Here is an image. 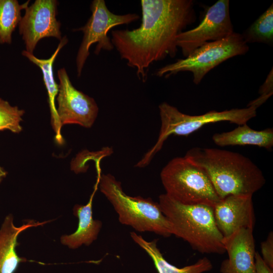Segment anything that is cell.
Instances as JSON below:
<instances>
[{"label":"cell","mask_w":273,"mask_h":273,"mask_svg":"<svg viewBox=\"0 0 273 273\" xmlns=\"http://www.w3.org/2000/svg\"><path fill=\"white\" fill-rule=\"evenodd\" d=\"M159 109L161 124L157 141L137 163L136 167L147 166L171 134L188 136L206 124L220 121L242 125L256 116L257 110L254 107L249 106L222 111H210L202 115H190L181 112L166 102L160 104Z\"/></svg>","instance_id":"cell-5"},{"label":"cell","mask_w":273,"mask_h":273,"mask_svg":"<svg viewBox=\"0 0 273 273\" xmlns=\"http://www.w3.org/2000/svg\"><path fill=\"white\" fill-rule=\"evenodd\" d=\"M57 73L59 84L57 110L61 125L76 124L90 128L99 112L96 101L73 85L64 68L58 70Z\"/></svg>","instance_id":"cell-10"},{"label":"cell","mask_w":273,"mask_h":273,"mask_svg":"<svg viewBox=\"0 0 273 273\" xmlns=\"http://www.w3.org/2000/svg\"><path fill=\"white\" fill-rule=\"evenodd\" d=\"M252 198V195H229L213 206L215 223L223 238L242 228L253 229L255 217Z\"/></svg>","instance_id":"cell-12"},{"label":"cell","mask_w":273,"mask_h":273,"mask_svg":"<svg viewBox=\"0 0 273 273\" xmlns=\"http://www.w3.org/2000/svg\"><path fill=\"white\" fill-rule=\"evenodd\" d=\"M185 157L205 171L220 199L233 195L252 196L265 183L258 167L237 152L194 147Z\"/></svg>","instance_id":"cell-2"},{"label":"cell","mask_w":273,"mask_h":273,"mask_svg":"<svg viewBox=\"0 0 273 273\" xmlns=\"http://www.w3.org/2000/svg\"><path fill=\"white\" fill-rule=\"evenodd\" d=\"M142 22L132 30L116 29L111 42L127 65L145 82L153 63L177 51L176 37L196 19L191 0H142Z\"/></svg>","instance_id":"cell-1"},{"label":"cell","mask_w":273,"mask_h":273,"mask_svg":"<svg viewBox=\"0 0 273 273\" xmlns=\"http://www.w3.org/2000/svg\"><path fill=\"white\" fill-rule=\"evenodd\" d=\"M160 178L165 194L180 203L213 207L220 199L205 171L185 156L171 160Z\"/></svg>","instance_id":"cell-6"},{"label":"cell","mask_w":273,"mask_h":273,"mask_svg":"<svg viewBox=\"0 0 273 273\" xmlns=\"http://www.w3.org/2000/svg\"><path fill=\"white\" fill-rule=\"evenodd\" d=\"M253 230L242 228L223 238L229 258L224 260L221 272L255 273V242Z\"/></svg>","instance_id":"cell-13"},{"label":"cell","mask_w":273,"mask_h":273,"mask_svg":"<svg viewBox=\"0 0 273 273\" xmlns=\"http://www.w3.org/2000/svg\"><path fill=\"white\" fill-rule=\"evenodd\" d=\"M29 2L20 5L17 0H0V43H11L12 33L22 18L21 11Z\"/></svg>","instance_id":"cell-19"},{"label":"cell","mask_w":273,"mask_h":273,"mask_svg":"<svg viewBox=\"0 0 273 273\" xmlns=\"http://www.w3.org/2000/svg\"><path fill=\"white\" fill-rule=\"evenodd\" d=\"M246 43L271 44L273 42V6L269 7L242 34Z\"/></svg>","instance_id":"cell-20"},{"label":"cell","mask_w":273,"mask_h":273,"mask_svg":"<svg viewBox=\"0 0 273 273\" xmlns=\"http://www.w3.org/2000/svg\"><path fill=\"white\" fill-rule=\"evenodd\" d=\"M90 10L92 15L86 23L75 30L83 33L76 59L78 76L81 75L92 44L97 43L95 50L96 55L102 50L112 51L114 47L108 35L110 30L118 25L130 24L140 18L135 13L115 14L109 10L104 0H94L90 5Z\"/></svg>","instance_id":"cell-8"},{"label":"cell","mask_w":273,"mask_h":273,"mask_svg":"<svg viewBox=\"0 0 273 273\" xmlns=\"http://www.w3.org/2000/svg\"><path fill=\"white\" fill-rule=\"evenodd\" d=\"M99 181V179L97 178L94 191L88 202L85 205L76 204L73 207V214L78 219L77 228L73 233L63 235L60 238L61 244L70 249H75L82 245L88 246L98 238L102 222L93 218L92 208L93 199L98 188Z\"/></svg>","instance_id":"cell-15"},{"label":"cell","mask_w":273,"mask_h":273,"mask_svg":"<svg viewBox=\"0 0 273 273\" xmlns=\"http://www.w3.org/2000/svg\"><path fill=\"white\" fill-rule=\"evenodd\" d=\"M24 111L17 106H11L8 102L0 98V131L9 130L19 133L22 130L20 123Z\"/></svg>","instance_id":"cell-21"},{"label":"cell","mask_w":273,"mask_h":273,"mask_svg":"<svg viewBox=\"0 0 273 273\" xmlns=\"http://www.w3.org/2000/svg\"><path fill=\"white\" fill-rule=\"evenodd\" d=\"M158 203L172 235L187 241L201 253L221 254L225 252L223 237L216 224L213 207L182 204L166 194L159 196Z\"/></svg>","instance_id":"cell-3"},{"label":"cell","mask_w":273,"mask_h":273,"mask_svg":"<svg viewBox=\"0 0 273 273\" xmlns=\"http://www.w3.org/2000/svg\"><path fill=\"white\" fill-rule=\"evenodd\" d=\"M212 140L220 147L253 145L269 149L273 146V129L256 130L245 123L231 131L215 133Z\"/></svg>","instance_id":"cell-17"},{"label":"cell","mask_w":273,"mask_h":273,"mask_svg":"<svg viewBox=\"0 0 273 273\" xmlns=\"http://www.w3.org/2000/svg\"><path fill=\"white\" fill-rule=\"evenodd\" d=\"M67 42L68 39L66 36L62 38L55 52L50 58L47 59H39L26 50L22 52L23 56L37 65L41 71L43 80L48 95L52 125L55 132L56 140L60 144H62L63 143V139L61 133L62 126L60 122L55 105L56 97L59 92V85L54 78L53 68L54 62L59 52Z\"/></svg>","instance_id":"cell-16"},{"label":"cell","mask_w":273,"mask_h":273,"mask_svg":"<svg viewBox=\"0 0 273 273\" xmlns=\"http://www.w3.org/2000/svg\"><path fill=\"white\" fill-rule=\"evenodd\" d=\"M51 220L43 222L29 220L20 226L14 223L12 214H8L0 228V273H15L22 262L27 259L18 256L16 248L19 245L17 241L20 234L32 227L42 226Z\"/></svg>","instance_id":"cell-14"},{"label":"cell","mask_w":273,"mask_h":273,"mask_svg":"<svg viewBox=\"0 0 273 273\" xmlns=\"http://www.w3.org/2000/svg\"><path fill=\"white\" fill-rule=\"evenodd\" d=\"M255 273H273V269L264 262L257 252H256L255 257Z\"/></svg>","instance_id":"cell-24"},{"label":"cell","mask_w":273,"mask_h":273,"mask_svg":"<svg viewBox=\"0 0 273 273\" xmlns=\"http://www.w3.org/2000/svg\"><path fill=\"white\" fill-rule=\"evenodd\" d=\"M98 186L117 213L121 224L139 232H152L164 237L172 235L159 203L151 198L126 195L121 183L110 173L101 175Z\"/></svg>","instance_id":"cell-4"},{"label":"cell","mask_w":273,"mask_h":273,"mask_svg":"<svg viewBox=\"0 0 273 273\" xmlns=\"http://www.w3.org/2000/svg\"><path fill=\"white\" fill-rule=\"evenodd\" d=\"M249 47L242 34L234 32L224 38L202 45L185 59L158 69L156 75L168 77L180 72L192 73L193 82L199 84L210 70L233 57L245 54Z\"/></svg>","instance_id":"cell-7"},{"label":"cell","mask_w":273,"mask_h":273,"mask_svg":"<svg viewBox=\"0 0 273 273\" xmlns=\"http://www.w3.org/2000/svg\"><path fill=\"white\" fill-rule=\"evenodd\" d=\"M259 94L260 95L258 98L251 101L247 107L252 106L257 109L263 104L272 95L273 93V74L272 69L267 75V77L260 87Z\"/></svg>","instance_id":"cell-22"},{"label":"cell","mask_w":273,"mask_h":273,"mask_svg":"<svg viewBox=\"0 0 273 273\" xmlns=\"http://www.w3.org/2000/svg\"><path fill=\"white\" fill-rule=\"evenodd\" d=\"M8 172L1 166H0V183L7 176Z\"/></svg>","instance_id":"cell-25"},{"label":"cell","mask_w":273,"mask_h":273,"mask_svg":"<svg viewBox=\"0 0 273 273\" xmlns=\"http://www.w3.org/2000/svg\"><path fill=\"white\" fill-rule=\"evenodd\" d=\"M132 240L150 256L158 273H203L210 270L212 264L209 259L204 257L195 263L177 267L169 263L163 257L157 247V240L147 241L134 232L130 233Z\"/></svg>","instance_id":"cell-18"},{"label":"cell","mask_w":273,"mask_h":273,"mask_svg":"<svg viewBox=\"0 0 273 273\" xmlns=\"http://www.w3.org/2000/svg\"><path fill=\"white\" fill-rule=\"evenodd\" d=\"M229 6V0L217 1L208 8L197 27L184 31L176 36V46L185 58L204 43L224 38L234 32Z\"/></svg>","instance_id":"cell-9"},{"label":"cell","mask_w":273,"mask_h":273,"mask_svg":"<svg viewBox=\"0 0 273 273\" xmlns=\"http://www.w3.org/2000/svg\"><path fill=\"white\" fill-rule=\"evenodd\" d=\"M261 255L264 262L273 269V234L270 232L261 244Z\"/></svg>","instance_id":"cell-23"},{"label":"cell","mask_w":273,"mask_h":273,"mask_svg":"<svg viewBox=\"0 0 273 273\" xmlns=\"http://www.w3.org/2000/svg\"><path fill=\"white\" fill-rule=\"evenodd\" d=\"M221 273H224V272H221Z\"/></svg>","instance_id":"cell-26"},{"label":"cell","mask_w":273,"mask_h":273,"mask_svg":"<svg viewBox=\"0 0 273 273\" xmlns=\"http://www.w3.org/2000/svg\"><path fill=\"white\" fill-rule=\"evenodd\" d=\"M58 4L56 0H36L25 9L19 30L27 52L33 54L38 42L44 37L62 39L61 23L56 19Z\"/></svg>","instance_id":"cell-11"}]
</instances>
